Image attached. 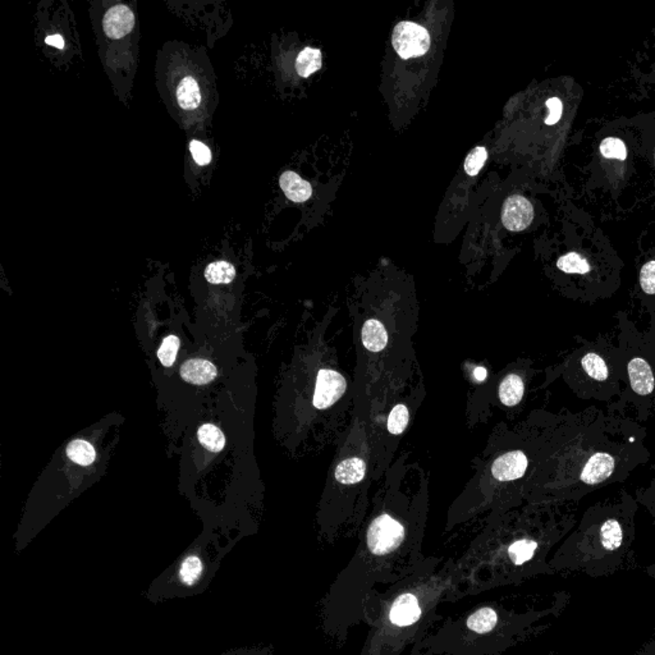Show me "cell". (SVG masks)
Listing matches in <instances>:
<instances>
[{
	"label": "cell",
	"mask_w": 655,
	"mask_h": 655,
	"mask_svg": "<svg viewBox=\"0 0 655 655\" xmlns=\"http://www.w3.org/2000/svg\"><path fill=\"white\" fill-rule=\"evenodd\" d=\"M647 436L645 425L631 416L596 406L567 410L539 455L535 492L558 504L625 482L650 460Z\"/></svg>",
	"instance_id": "1"
},
{
	"label": "cell",
	"mask_w": 655,
	"mask_h": 655,
	"mask_svg": "<svg viewBox=\"0 0 655 655\" xmlns=\"http://www.w3.org/2000/svg\"><path fill=\"white\" fill-rule=\"evenodd\" d=\"M558 378L580 400L607 406L615 403L623 393V365L617 342L608 335L595 340L576 335L561 361L549 369L547 383Z\"/></svg>",
	"instance_id": "2"
},
{
	"label": "cell",
	"mask_w": 655,
	"mask_h": 655,
	"mask_svg": "<svg viewBox=\"0 0 655 655\" xmlns=\"http://www.w3.org/2000/svg\"><path fill=\"white\" fill-rule=\"evenodd\" d=\"M615 342L621 351L623 393L607 411L645 424L655 411V330H642L625 311L615 314Z\"/></svg>",
	"instance_id": "3"
},
{
	"label": "cell",
	"mask_w": 655,
	"mask_h": 655,
	"mask_svg": "<svg viewBox=\"0 0 655 655\" xmlns=\"http://www.w3.org/2000/svg\"><path fill=\"white\" fill-rule=\"evenodd\" d=\"M392 42L401 58L411 59L428 52L430 36L424 27L415 22H401L393 30Z\"/></svg>",
	"instance_id": "4"
},
{
	"label": "cell",
	"mask_w": 655,
	"mask_h": 655,
	"mask_svg": "<svg viewBox=\"0 0 655 655\" xmlns=\"http://www.w3.org/2000/svg\"><path fill=\"white\" fill-rule=\"evenodd\" d=\"M405 535V528L400 522L389 515L375 518L368 531V545L374 555H386L397 548Z\"/></svg>",
	"instance_id": "5"
},
{
	"label": "cell",
	"mask_w": 655,
	"mask_h": 655,
	"mask_svg": "<svg viewBox=\"0 0 655 655\" xmlns=\"http://www.w3.org/2000/svg\"><path fill=\"white\" fill-rule=\"evenodd\" d=\"M530 468V453L525 449L516 448L499 456L492 466V475L498 482L521 480Z\"/></svg>",
	"instance_id": "6"
},
{
	"label": "cell",
	"mask_w": 655,
	"mask_h": 655,
	"mask_svg": "<svg viewBox=\"0 0 655 655\" xmlns=\"http://www.w3.org/2000/svg\"><path fill=\"white\" fill-rule=\"evenodd\" d=\"M346 379L330 369H323L316 378L314 406L319 410L330 407L341 398L346 390Z\"/></svg>",
	"instance_id": "7"
},
{
	"label": "cell",
	"mask_w": 655,
	"mask_h": 655,
	"mask_svg": "<svg viewBox=\"0 0 655 655\" xmlns=\"http://www.w3.org/2000/svg\"><path fill=\"white\" fill-rule=\"evenodd\" d=\"M533 218L534 209L531 202L520 195L509 197L502 209L503 226L512 232H520L526 229L533 221Z\"/></svg>",
	"instance_id": "8"
},
{
	"label": "cell",
	"mask_w": 655,
	"mask_h": 655,
	"mask_svg": "<svg viewBox=\"0 0 655 655\" xmlns=\"http://www.w3.org/2000/svg\"><path fill=\"white\" fill-rule=\"evenodd\" d=\"M136 17L134 11L124 4H117L108 11L103 26L108 37L122 39L134 31Z\"/></svg>",
	"instance_id": "9"
},
{
	"label": "cell",
	"mask_w": 655,
	"mask_h": 655,
	"mask_svg": "<svg viewBox=\"0 0 655 655\" xmlns=\"http://www.w3.org/2000/svg\"><path fill=\"white\" fill-rule=\"evenodd\" d=\"M422 609L412 594H403L395 599L389 612V618L397 626L412 625L420 618Z\"/></svg>",
	"instance_id": "10"
},
{
	"label": "cell",
	"mask_w": 655,
	"mask_h": 655,
	"mask_svg": "<svg viewBox=\"0 0 655 655\" xmlns=\"http://www.w3.org/2000/svg\"><path fill=\"white\" fill-rule=\"evenodd\" d=\"M181 375L185 381L191 384L204 386V384L214 381L216 376V369L211 362L196 359V360L185 362L182 365Z\"/></svg>",
	"instance_id": "11"
},
{
	"label": "cell",
	"mask_w": 655,
	"mask_h": 655,
	"mask_svg": "<svg viewBox=\"0 0 655 655\" xmlns=\"http://www.w3.org/2000/svg\"><path fill=\"white\" fill-rule=\"evenodd\" d=\"M279 185L284 195L294 202H305L313 195V187L294 172H284L279 178Z\"/></svg>",
	"instance_id": "12"
},
{
	"label": "cell",
	"mask_w": 655,
	"mask_h": 655,
	"mask_svg": "<svg viewBox=\"0 0 655 655\" xmlns=\"http://www.w3.org/2000/svg\"><path fill=\"white\" fill-rule=\"evenodd\" d=\"M525 389H526V383L521 374L518 373L509 374L502 381L501 386H499V390H498L499 400L507 407L517 406L522 402V398L525 395Z\"/></svg>",
	"instance_id": "13"
},
{
	"label": "cell",
	"mask_w": 655,
	"mask_h": 655,
	"mask_svg": "<svg viewBox=\"0 0 655 655\" xmlns=\"http://www.w3.org/2000/svg\"><path fill=\"white\" fill-rule=\"evenodd\" d=\"M177 103L182 110L192 112L200 107L201 90L197 81L192 76L183 77L175 88Z\"/></svg>",
	"instance_id": "14"
},
{
	"label": "cell",
	"mask_w": 655,
	"mask_h": 655,
	"mask_svg": "<svg viewBox=\"0 0 655 655\" xmlns=\"http://www.w3.org/2000/svg\"><path fill=\"white\" fill-rule=\"evenodd\" d=\"M362 343L370 352H379L388 343V333L379 320H368L362 327Z\"/></svg>",
	"instance_id": "15"
},
{
	"label": "cell",
	"mask_w": 655,
	"mask_h": 655,
	"mask_svg": "<svg viewBox=\"0 0 655 655\" xmlns=\"http://www.w3.org/2000/svg\"><path fill=\"white\" fill-rule=\"evenodd\" d=\"M557 269L563 274L569 277H588L593 272V265L589 262L586 257L577 253H569L563 255L557 260Z\"/></svg>",
	"instance_id": "16"
},
{
	"label": "cell",
	"mask_w": 655,
	"mask_h": 655,
	"mask_svg": "<svg viewBox=\"0 0 655 655\" xmlns=\"http://www.w3.org/2000/svg\"><path fill=\"white\" fill-rule=\"evenodd\" d=\"M366 465L360 458H347L335 468V479L342 484H357L365 476Z\"/></svg>",
	"instance_id": "17"
},
{
	"label": "cell",
	"mask_w": 655,
	"mask_h": 655,
	"mask_svg": "<svg viewBox=\"0 0 655 655\" xmlns=\"http://www.w3.org/2000/svg\"><path fill=\"white\" fill-rule=\"evenodd\" d=\"M323 64L320 50L314 47H305L296 59V71L301 77H308L318 72Z\"/></svg>",
	"instance_id": "18"
},
{
	"label": "cell",
	"mask_w": 655,
	"mask_h": 655,
	"mask_svg": "<svg viewBox=\"0 0 655 655\" xmlns=\"http://www.w3.org/2000/svg\"><path fill=\"white\" fill-rule=\"evenodd\" d=\"M205 278L211 284H228L236 278V269L228 261H214L205 269Z\"/></svg>",
	"instance_id": "19"
},
{
	"label": "cell",
	"mask_w": 655,
	"mask_h": 655,
	"mask_svg": "<svg viewBox=\"0 0 655 655\" xmlns=\"http://www.w3.org/2000/svg\"><path fill=\"white\" fill-rule=\"evenodd\" d=\"M498 621V615L492 608H482L470 615L468 627L477 634H487L494 629Z\"/></svg>",
	"instance_id": "20"
},
{
	"label": "cell",
	"mask_w": 655,
	"mask_h": 655,
	"mask_svg": "<svg viewBox=\"0 0 655 655\" xmlns=\"http://www.w3.org/2000/svg\"><path fill=\"white\" fill-rule=\"evenodd\" d=\"M201 444L210 452L218 453L226 446V438L221 429L211 424H205L197 431Z\"/></svg>",
	"instance_id": "21"
},
{
	"label": "cell",
	"mask_w": 655,
	"mask_h": 655,
	"mask_svg": "<svg viewBox=\"0 0 655 655\" xmlns=\"http://www.w3.org/2000/svg\"><path fill=\"white\" fill-rule=\"evenodd\" d=\"M67 456L72 461L81 466H88L95 461V449L90 443L85 441H71L67 447Z\"/></svg>",
	"instance_id": "22"
},
{
	"label": "cell",
	"mask_w": 655,
	"mask_h": 655,
	"mask_svg": "<svg viewBox=\"0 0 655 655\" xmlns=\"http://www.w3.org/2000/svg\"><path fill=\"white\" fill-rule=\"evenodd\" d=\"M538 549V543L531 539H521L514 543L509 548V557L516 564L530 561Z\"/></svg>",
	"instance_id": "23"
},
{
	"label": "cell",
	"mask_w": 655,
	"mask_h": 655,
	"mask_svg": "<svg viewBox=\"0 0 655 655\" xmlns=\"http://www.w3.org/2000/svg\"><path fill=\"white\" fill-rule=\"evenodd\" d=\"M202 572V563L200 558L196 555H190L183 563H182L181 569H180V577L183 584L192 585L194 582L197 581Z\"/></svg>",
	"instance_id": "24"
},
{
	"label": "cell",
	"mask_w": 655,
	"mask_h": 655,
	"mask_svg": "<svg viewBox=\"0 0 655 655\" xmlns=\"http://www.w3.org/2000/svg\"><path fill=\"white\" fill-rule=\"evenodd\" d=\"M178 348H180V340L175 335H168L167 338L163 341L158 351V357L164 366L170 368L173 365Z\"/></svg>",
	"instance_id": "25"
},
{
	"label": "cell",
	"mask_w": 655,
	"mask_h": 655,
	"mask_svg": "<svg viewBox=\"0 0 655 655\" xmlns=\"http://www.w3.org/2000/svg\"><path fill=\"white\" fill-rule=\"evenodd\" d=\"M408 424V410L405 405L395 406L388 417V430L390 434L400 435L405 431Z\"/></svg>",
	"instance_id": "26"
},
{
	"label": "cell",
	"mask_w": 655,
	"mask_h": 655,
	"mask_svg": "<svg viewBox=\"0 0 655 655\" xmlns=\"http://www.w3.org/2000/svg\"><path fill=\"white\" fill-rule=\"evenodd\" d=\"M601 153L604 158L608 159H620L625 161L627 156V150L623 141L617 137H607L601 144Z\"/></svg>",
	"instance_id": "27"
},
{
	"label": "cell",
	"mask_w": 655,
	"mask_h": 655,
	"mask_svg": "<svg viewBox=\"0 0 655 655\" xmlns=\"http://www.w3.org/2000/svg\"><path fill=\"white\" fill-rule=\"evenodd\" d=\"M488 159V151L487 149L482 146L475 147L474 150L468 155L465 161V170L470 177L477 175L482 166Z\"/></svg>",
	"instance_id": "28"
},
{
	"label": "cell",
	"mask_w": 655,
	"mask_h": 655,
	"mask_svg": "<svg viewBox=\"0 0 655 655\" xmlns=\"http://www.w3.org/2000/svg\"><path fill=\"white\" fill-rule=\"evenodd\" d=\"M190 151H191V155H192L194 161H196L199 166H207V164H210V161H211V151H210V149H209L205 144H202L201 141H191V144H190Z\"/></svg>",
	"instance_id": "29"
},
{
	"label": "cell",
	"mask_w": 655,
	"mask_h": 655,
	"mask_svg": "<svg viewBox=\"0 0 655 655\" xmlns=\"http://www.w3.org/2000/svg\"><path fill=\"white\" fill-rule=\"evenodd\" d=\"M547 107L549 109V115L545 120V123L548 126H552V124H555L557 122L561 120L563 105H562V101L558 98H552V99L547 101Z\"/></svg>",
	"instance_id": "30"
},
{
	"label": "cell",
	"mask_w": 655,
	"mask_h": 655,
	"mask_svg": "<svg viewBox=\"0 0 655 655\" xmlns=\"http://www.w3.org/2000/svg\"><path fill=\"white\" fill-rule=\"evenodd\" d=\"M45 42H47V45L57 47V49H63L64 47V40H63L61 35H50L45 39Z\"/></svg>",
	"instance_id": "31"
},
{
	"label": "cell",
	"mask_w": 655,
	"mask_h": 655,
	"mask_svg": "<svg viewBox=\"0 0 655 655\" xmlns=\"http://www.w3.org/2000/svg\"><path fill=\"white\" fill-rule=\"evenodd\" d=\"M487 375H488V373H487V370L484 368H477L475 370V378L479 381H485Z\"/></svg>",
	"instance_id": "32"
}]
</instances>
